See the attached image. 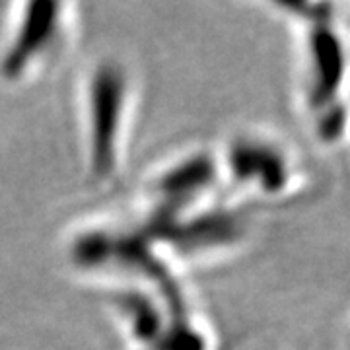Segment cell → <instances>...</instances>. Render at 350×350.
Masks as SVG:
<instances>
[{"instance_id": "cell-9", "label": "cell", "mask_w": 350, "mask_h": 350, "mask_svg": "<svg viewBox=\"0 0 350 350\" xmlns=\"http://www.w3.org/2000/svg\"><path fill=\"white\" fill-rule=\"evenodd\" d=\"M345 349L350 350V319L349 325H347V331H345Z\"/></svg>"}, {"instance_id": "cell-6", "label": "cell", "mask_w": 350, "mask_h": 350, "mask_svg": "<svg viewBox=\"0 0 350 350\" xmlns=\"http://www.w3.org/2000/svg\"><path fill=\"white\" fill-rule=\"evenodd\" d=\"M211 177H213V165L206 158L191 160L170 175H165L160 183V193L165 199L167 208L191 199L211 181Z\"/></svg>"}, {"instance_id": "cell-5", "label": "cell", "mask_w": 350, "mask_h": 350, "mask_svg": "<svg viewBox=\"0 0 350 350\" xmlns=\"http://www.w3.org/2000/svg\"><path fill=\"white\" fill-rule=\"evenodd\" d=\"M239 232H241V222L238 216L218 214V216L202 218L199 222H193L189 226H181L175 232H172L170 238L183 247H193V245L232 241L238 238Z\"/></svg>"}, {"instance_id": "cell-8", "label": "cell", "mask_w": 350, "mask_h": 350, "mask_svg": "<svg viewBox=\"0 0 350 350\" xmlns=\"http://www.w3.org/2000/svg\"><path fill=\"white\" fill-rule=\"evenodd\" d=\"M162 350H202V338L189 327H177L163 338Z\"/></svg>"}, {"instance_id": "cell-1", "label": "cell", "mask_w": 350, "mask_h": 350, "mask_svg": "<svg viewBox=\"0 0 350 350\" xmlns=\"http://www.w3.org/2000/svg\"><path fill=\"white\" fill-rule=\"evenodd\" d=\"M301 18L306 31L304 96L315 115L317 135L335 144L350 135V41L338 27L331 4L288 6Z\"/></svg>"}, {"instance_id": "cell-2", "label": "cell", "mask_w": 350, "mask_h": 350, "mask_svg": "<svg viewBox=\"0 0 350 350\" xmlns=\"http://www.w3.org/2000/svg\"><path fill=\"white\" fill-rule=\"evenodd\" d=\"M230 170L239 181L255 185L269 197L284 195L298 179V165L275 140L241 138L230 150Z\"/></svg>"}, {"instance_id": "cell-7", "label": "cell", "mask_w": 350, "mask_h": 350, "mask_svg": "<svg viewBox=\"0 0 350 350\" xmlns=\"http://www.w3.org/2000/svg\"><path fill=\"white\" fill-rule=\"evenodd\" d=\"M131 310H133V319L137 333L142 338H150L158 335V313H154L148 308V304L142 300L131 301Z\"/></svg>"}, {"instance_id": "cell-4", "label": "cell", "mask_w": 350, "mask_h": 350, "mask_svg": "<svg viewBox=\"0 0 350 350\" xmlns=\"http://www.w3.org/2000/svg\"><path fill=\"white\" fill-rule=\"evenodd\" d=\"M59 6L57 4H31L27 8L25 22L20 29V36L14 43L12 51L6 57L4 70L8 75H18L29 59H33L39 51L43 49V45L49 43V39L55 33V27L59 22Z\"/></svg>"}, {"instance_id": "cell-3", "label": "cell", "mask_w": 350, "mask_h": 350, "mask_svg": "<svg viewBox=\"0 0 350 350\" xmlns=\"http://www.w3.org/2000/svg\"><path fill=\"white\" fill-rule=\"evenodd\" d=\"M123 75L115 66L98 70L92 84V148L98 174L111 172L115 160V138L123 105Z\"/></svg>"}]
</instances>
